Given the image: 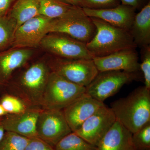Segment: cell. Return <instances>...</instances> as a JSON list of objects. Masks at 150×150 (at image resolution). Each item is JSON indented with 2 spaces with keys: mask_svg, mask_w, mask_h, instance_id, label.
<instances>
[{
  "mask_svg": "<svg viewBox=\"0 0 150 150\" xmlns=\"http://www.w3.org/2000/svg\"><path fill=\"white\" fill-rule=\"evenodd\" d=\"M141 49L142 63L140 64V71L143 73L145 86L150 90V46Z\"/></svg>",
  "mask_w": 150,
  "mask_h": 150,
  "instance_id": "27",
  "label": "cell"
},
{
  "mask_svg": "<svg viewBox=\"0 0 150 150\" xmlns=\"http://www.w3.org/2000/svg\"><path fill=\"white\" fill-rule=\"evenodd\" d=\"M139 72L114 71L100 72L86 87L85 93L100 102L113 96L124 85L140 80Z\"/></svg>",
  "mask_w": 150,
  "mask_h": 150,
  "instance_id": "6",
  "label": "cell"
},
{
  "mask_svg": "<svg viewBox=\"0 0 150 150\" xmlns=\"http://www.w3.org/2000/svg\"><path fill=\"white\" fill-rule=\"evenodd\" d=\"M98 72L120 71L139 72L140 64L136 48L121 50L103 57L93 58Z\"/></svg>",
  "mask_w": 150,
  "mask_h": 150,
  "instance_id": "12",
  "label": "cell"
},
{
  "mask_svg": "<svg viewBox=\"0 0 150 150\" xmlns=\"http://www.w3.org/2000/svg\"><path fill=\"white\" fill-rule=\"evenodd\" d=\"M116 121L111 108L105 104L99 108L74 132L90 144L98 146Z\"/></svg>",
  "mask_w": 150,
  "mask_h": 150,
  "instance_id": "10",
  "label": "cell"
},
{
  "mask_svg": "<svg viewBox=\"0 0 150 150\" xmlns=\"http://www.w3.org/2000/svg\"><path fill=\"white\" fill-rule=\"evenodd\" d=\"M121 4L131 6L136 9V10H141L146 6L150 0H120Z\"/></svg>",
  "mask_w": 150,
  "mask_h": 150,
  "instance_id": "29",
  "label": "cell"
},
{
  "mask_svg": "<svg viewBox=\"0 0 150 150\" xmlns=\"http://www.w3.org/2000/svg\"><path fill=\"white\" fill-rule=\"evenodd\" d=\"M83 9L90 17L100 19L113 26L129 31L137 13V10L133 7L121 4L115 7L104 9Z\"/></svg>",
  "mask_w": 150,
  "mask_h": 150,
  "instance_id": "15",
  "label": "cell"
},
{
  "mask_svg": "<svg viewBox=\"0 0 150 150\" xmlns=\"http://www.w3.org/2000/svg\"><path fill=\"white\" fill-rule=\"evenodd\" d=\"M33 54L31 48H10L0 51V86L8 83L14 71L23 66Z\"/></svg>",
  "mask_w": 150,
  "mask_h": 150,
  "instance_id": "16",
  "label": "cell"
},
{
  "mask_svg": "<svg viewBox=\"0 0 150 150\" xmlns=\"http://www.w3.org/2000/svg\"><path fill=\"white\" fill-rule=\"evenodd\" d=\"M72 6L62 0H40L39 13L54 19L62 16Z\"/></svg>",
  "mask_w": 150,
  "mask_h": 150,
  "instance_id": "21",
  "label": "cell"
},
{
  "mask_svg": "<svg viewBox=\"0 0 150 150\" xmlns=\"http://www.w3.org/2000/svg\"><path fill=\"white\" fill-rule=\"evenodd\" d=\"M0 103L8 114L20 113L29 108L21 99L12 94L4 96Z\"/></svg>",
  "mask_w": 150,
  "mask_h": 150,
  "instance_id": "25",
  "label": "cell"
},
{
  "mask_svg": "<svg viewBox=\"0 0 150 150\" xmlns=\"http://www.w3.org/2000/svg\"><path fill=\"white\" fill-rule=\"evenodd\" d=\"M37 137L54 147L72 132L62 110L41 109L36 123Z\"/></svg>",
  "mask_w": 150,
  "mask_h": 150,
  "instance_id": "8",
  "label": "cell"
},
{
  "mask_svg": "<svg viewBox=\"0 0 150 150\" xmlns=\"http://www.w3.org/2000/svg\"><path fill=\"white\" fill-rule=\"evenodd\" d=\"M104 104L85 93L65 108L63 113L73 132Z\"/></svg>",
  "mask_w": 150,
  "mask_h": 150,
  "instance_id": "13",
  "label": "cell"
},
{
  "mask_svg": "<svg viewBox=\"0 0 150 150\" xmlns=\"http://www.w3.org/2000/svg\"><path fill=\"white\" fill-rule=\"evenodd\" d=\"M51 72L43 62L31 65L13 83L12 95L21 99L29 108L41 109L42 98Z\"/></svg>",
  "mask_w": 150,
  "mask_h": 150,
  "instance_id": "3",
  "label": "cell"
},
{
  "mask_svg": "<svg viewBox=\"0 0 150 150\" xmlns=\"http://www.w3.org/2000/svg\"><path fill=\"white\" fill-rule=\"evenodd\" d=\"M51 19L39 15L28 20L16 30L13 48H36L48 33Z\"/></svg>",
  "mask_w": 150,
  "mask_h": 150,
  "instance_id": "11",
  "label": "cell"
},
{
  "mask_svg": "<svg viewBox=\"0 0 150 150\" xmlns=\"http://www.w3.org/2000/svg\"><path fill=\"white\" fill-rule=\"evenodd\" d=\"M16 28V23L8 16H0V51L11 47Z\"/></svg>",
  "mask_w": 150,
  "mask_h": 150,
  "instance_id": "22",
  "label": "cell"
},
{
  "mask_svg": "<svg viewBox=\"0 0 150 150\" xmlns=\"http://www.w3.org/2000/svg\"><path fill=\"white\" fill-rule=\"evenodd\" d=\"M51 69L52 71L67 80L85 87L98 73L93 59H67L56 57Z\"/></svg>",
  "mask_w": 150,
  "mask_h": 150,
  "instance_id": "7",
  "label": "cell"
},
{
  "mask_svg": "<svg viewBox=\"0 0 150 150\" xmlns=\"http://www.w3.org/2000/svg\"><path fill=\"white\" fill-rule=\"evenodd\" d=\"M39 9L40 0H16L8 16L16 23L17 28L28 20L39 15Z\"/></svg>",
  "mask_w": 150,
  "mask_h": 150,
  "instance_id": "19",
  "label": "cell"
},
{
  "mask_svg": "<svg viewBox=\"0 0 150 150\" xmlns=\"http://www.w3.org/2000/svg\"><path fill=\"white\" fill-rule=\"evenodd\" d=\"M129 32L137 47L150 46V1L136 13Z\"/></svg>",
  "mask_w": 150,
  "mask_h": 150,
  "instance_id": "18",
  "label": "cell"
},
{
  "mask_svg": "<svg viewBox=\"0 0 150 150\" xmlns=\"http://www.w3.org/2000/svg\"><path fill=\"white\" fill-rule=\"evenodd\" d=\"M29 140L18 134L6 131L0 142V150H24Z\"/></svg>",
  "mask_w": 150,
  "mask_h": 150,
  "instance_id": "23",
  "label": "cell"
},
{
  "mask_svg": "<svg viewBox=\"0 0 150 150\" xmlns=\"http://www.w3.org/2000/svg\"><path fill=\"white\" fill-rule=\"evenodd\" d=\"M8 113L4 109L1 105L0 103V117H3L5 115H6Z\"/></svg>",
  "mask_w": 150,
  "mask_h": 150,
  "instance_id": "33",
  "label": "cell"
},
{
  "mask_svg": "<svg viewBox=\"0 0 150 150\" xmlns=\"http://www.w3.org/2000/svg\"><path fill=\"white\" fill-rule=\"evenodd\" d=\"M62 1L70 5L81 7V0H62Z\"/></svg>",
  "mask_w": 150,
  "mask_h": 150,
  "instance_id": "31",
  "label": "cell"
},
{
  "mask_svg": "<svg viewBox=\"0 0 150 150\" xmlns=\"http://www.w3.org/2000/svg\"><path fill=\"white\" fill-rule=\"evenodd\" d=\"M2 117H0V142L2 140L6 132L5 130L4 129L2 123Z\"/></svg>",
  "mask_w": 150,
  "mask_h": 150,
  "instance_id": "32",
  "label": "cell"
},
{
  "mask_svg": "<svg viewBox=\"0 0 150 150\" xmlns=\"http://www.w3.org/2000/svg\"><path fill=\"white\" fill-rule=\"evenodd\" d=\"M91 18L96 31L86 46L93 58L103 57L121 50L137 48L129 30L113 26L100 19Z\"/></svg>",
  "mask_w": 150,
  "mask_h": 150,
  "instance_id": "2",
  "label": "cell"
},
{
  "mask_svg": "<svg viewBox=\"0 0 150 150\" xmlns=\"http://www.w3.org/2000/svg\"><path fill=\"white\" fill-rule=\"evenodd\" d=\"M16 0H0V16H7Z\"/></svg>",
  "mask_w": 150,
  "mask_h": 150,
  "instance_id": "30",
  "label": "cell"
},
{
  "mask_svg": "<svg viewBox=\"0 0 150 150\" xmlns=\"http://www.w3.org/2000/svg\"><path fill=\"white\" fill-rule=\"evenodd\" d=\"M54 148L55 150H98L97 146L73 132L62 139Z\"/></svg>",
  "mask_w": 150,
  "mask_h": 150,
  "instance_id": "20",
  "label": "cell"
},
{
  "mask_svg": "<svg viewBox=\"0 0 150 150\" xmlns=\"http://www.w3.org/2000/svg\"><path fill=\"white\" fill-rule=\"evenodd\" d=\"M40 46L56 57L67 59H92L86 43L63 33H48Z\"/></svg>",
  "mask_w": 150,
  "mask_h": 150,
  "instance_id": "9",
  "label": "cell"
},
{
  "mask_svg": "<svg viewBox=\"0 0 150 150\" xmlns=\"http://www.w3.org/2000/svg\"><path fill=\"white\" fill-rule=\"evenodd\" d=\"M132 134L116 120L98 146V150H135Z\"/></svg>",
  "mask_w": 150,
  "mask_h": 150,
  "instance_id": "17",
  "label": "cell"
},
{
  "mask_svg": "<svg viewBox=\"0 0 150 150\" xmlns=\"http://www.w3.org/2000/svg\"><path fill=\"white\" fill-rule=\"evenodd\" d=\"M116 120L132 134L150 121V90L140 86L110 104Z\"/></svg>",
  "mask_w": 150,
  "mask_h": 150,
  "instance_id": "1",
  "label": "cell"
},
{
  "mask_svg": "<svg viewBox=\"0 0 150 150\" xmlns=\"http://www.w3.org/2000/svg\"><path fill=\"white\" fill-rule=\"evenodd\" d=\"M85 92V87L71 82L51 71L43 93L41 108L63 110Z\"/></svg>",
  "mask_w": 150,
  "mask_h": 150,
  "instance_id": "5",
  "label": "cell"
},
{
  "mask_svg": "<svg viewBox=\"0 0 150 150\" xmlns=\"http://www.w3.org/2000/svg\"><path fill=\"white\" fill-rule=\"evenodd\" d=\"M41 109L28 108L17 114H8L2 117L1 121L6 131L13 132L28 139L38 138L36 123Z\"/></svg>",
  "mask_w": 150,
  "mask_h": 150,
  "instance_id": "14",
  "label": "cell"
},
{
  "mask_svg": "<svg viewBox=\"0 0 150 150\" xmlns=\"http://www.w3.org/2000/svg\"><path fill=\"white\" fill-rule=\"evenodd\" d=\"M24 150H55L53 147L39 138L30 139Z\"/></svg>",
  "mask_w": 150,
  "mask_h": 150,
  "instance_id": "28",
  "label": "cell"
},
{
  "mask_svg": "<svg viewBox=\"0 0 150 150\" xmlns=\"http://www.w3.org/2000/svg\"><path fill=\"white\" fill-rule=\"evenodd\" d=\"M121 4L120 0H81V7L99 10L112 8Z\"/></svg>",
  "mask_w": 150,
  "mask_h": 150,
  "instance_id": "26",
  "label": "cell"
},
{
  "mask_svg": "<svg viewBox=\"0 0 150 150\" xmlns=\"http://www.w3.org/2000/svg\"><path fill=\"white\" fill-rule=\"evenodd\" d=\"M96 31L91 17L83 8L75 6L62 16L51 20L48 27V33H63L85 43L91 40Z\"/></svg>",
  "mask_w": 150,
  "mask_h": 150,
  "instance_id": "4",
  "label": "cell"
},
{
  "mask_svg": "<svg viewBox=\"0 0 150 150\" xmlns=\"http://www.w3.org/2000/svg\"><path fill=\"white\" fill-rule=\"evenodd\" d=\"M132 140L135 150H150V121L132 134Z\"/></svg>",
  "mask_w": 150,
  "mask_h": 150,
  "instance_id": "24",
  "label": "cell"
}]
</instances>
